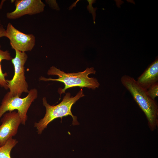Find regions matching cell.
<instances>
[{"label":"cell","instance_id":"cell-16","mask_svg":"<svg viewBox=\"0 0 158 158\" xmlns=\"http://www.w3.org/2000/svg\"><path fill=\"white\" fill-rule=\"evenodd\" d=\"M2 25L1 24V20L0 19V25Z\"/></svg>","mask_w":158,"mask_h":158},{"label":"cell","instance_id":"cell-3","mask_svg":"<svg viewBox=\"0 0 158 158\" xmlns=\"http://www.w3.org/2000/svg\"><path fill=\"white\" fill-rule=\"evenodd\" d=\"M96 72L94 68L92 67L90 68H87L83 72L66 73L52 66L48 70L47 74L49 75H57L58 76V78H47L41 76L39 79L40 80L45 81H57L63 83L65 85L63 89H59L60 90L58 91L61 95L62 94L65 93L66 89L73 87H86L93 90L98 88L100 84L97 79L88 77L89 74H95Z\"/></svg>","mask_w":158,"mask_h":158},{"label":"cell","instance_id":"cell-5","mask_svg":"<svg viewBox=\"0 0 158 158\" xmlns=\"http://www.w3.org/2000/svg\"><path fill=\"white\" fill-rule=\"evenodd\" d=\"M16 52L15 57L11 60L14 69L13 78L6 80L9 95L12 96L20 97L23 93H28V85L26 80L24 65L27 60L28 56L25 52L20 51L14 49Z\"/></svg>","mask_w":158,"mask_h":158},{"label":"cell","instance_id":"cell-14","mask_svg":"<svg viewBox=\"0 0 158 158\" xmlns=\"http://www.w3.org/2000/svg\"><path fill=\"white\" fill-rule=\"evenodd\" d=\"M46 2L48 4L49 6L56 10H59L60 8L56 3V1L55 0H46Z\"/></svg>","mask_w":158,"mask_h":158},{"label":"cell","instance_id":"cell-10","mask_svg":"<svg viewBox=\"0 0 158 158\" xmlns=\"http://www.w3.org/2000/svg\"><path fill=\"white\" fill-rule=\"evenodd\" d=\"M0 45V87H3L5 90L8 89L7 83L5 77L7 76V73H3L1 68V63L3 60H11L13 58L11 56L9 51L8 50L3 51L1 49Z\"/></svg>","mask_w":158,"mask_h":158},{"label":"cell","instance_id":"cell-7","mask_svg":"<svg viewBox=\"0 0 158 158\" xmlns=\"http://www.w3.org/2000/svg\"><path fill=\"white\" fill-rule=\"evenodd\" d=\"M2 116L1 120L2 124L0 126V147L17 134L21 123L18 112L13 111L6 112Z\"/></svg>","mask_w":158,"mask_h":158},{"label":"cell","instance_id":"cell-12","mask_svg":"<svg viewBox=\"0 0 158 158\" xmlns=\"http://www.w3.org/2000/svg\"><path fill=\"white\" fill-rule=\"evenodd\" d=\"M147 92L152 99L155 100L158 96V82L150 86L147 90Z\"/></svg>","mask_w":158,"mask_h":158},{"label":"cell","instance_id":"cell-1","mask_svg":"<svg viewBox=\"0 0 158 158\" xmlns=\"http://www.w3.org/2000/svg\"><path fill=\"white\" fill-rule=\"evenodd\" d=\"M84 96L82 89L74 97L71 96L69 92L67 93L62 101L58 104L52 106L48 104L45 97L42 98L43 105L46 108V113L44 117L38 122L34 123V127L36 128L38 134H41L48 124L54 120L58 118L62 119L63 117L70 115L73 118L72 125H78L79 123L77 117L73 115L71 111L73 105L80 98Z\"/></svg>","mask_w":158,"mask_h":158},{"label":"cell","instance_id":"cell-13","mask_svg":"<svg viewBox=\"0 0 158 158\" xmlns=\"http://www.w3.org/2000/svg\"><path fill=\"white\" fill-rule=\"evenodd\" d=\"M89 3V5L87 6V10L89 13H91L92 15L93 19L95 23V20L96 17V11L97 9V8H94L92 6V4L95 2L96 1L94 0H87Z\"/></svg>","mask_w":158,"mask_h":158},{"label":"cell","instance_id":"cell-15","mask_svg":"<svg viewBox=\"0 0 158 158\" xmlns=\"http://www.w3.org/2000/svg\"><path fill=\"white\" fill-rule=\"evenodd\" d=\"M6 30L2 25H0V38L5 36Z\"/></svg>","mask_w":158,"mask_h":158},{"label":"cell","instance_id":"cell-8","mask_svg":"<svg viewBox=\"0 0 158 158\" xmlns=\"http://www.w3.org/2000/svg\"><path fill=\"white\" fill-rule=\"evenodd\" d=\"M15 9L7 13L6 17L11 19H17L26 15H32L44 11L45 4L41 0H16Z\"/></svg>","mask_w":158,"mask_h":158},{"label":"cell","instance_id":"cell-4","mask_svg":"<svg viewBox=\"0 0 158 158\" xmlns=\"http://www.w3.org/2000/svg\"><path fill=\"white\" fill-rule=\"evenodd\" d=\"M37 96L38 91L35 88L29 90L27 95L23 98L18 96H11L8 92L4 95L0 106V119L7 111L16 110L19 114L21 124L25 125L28 119V110Z\"/></svg>","mask_w":158,"mask_h":158},{"label":"cell","instance_id":"cell-2","mask_svg":"<svg viewBox=\"0 0 158 158\" xmlns=\"http://www.w3.org/2000/svg\"><path fill=\"white\" fill-rule=\"evenodd\" d=\"M121 81L145 113L150 128L154 130L158 121V107L156 101L149 96L147 90L141 87L133 78L124 75L121 77Z\"/></svg>","mask_w":158,"mask_h":158},{"label":"cell","instance_id":"cell-9","mask_svg":"<svg viewBox=\"0 0 158 158\" xmlns=\"http://www.w3.org/2000/svg\"><path fill=\"white\" fill-rule=\"evenodd\" d=\"M136 81L144 89L147 90L158 82V60L157 59L139 76Z\"/></svg>","mask_w":158,"mask_h":158},{"label":"cell","instance_id":"cell-6","mask_svg":"<svg viewBox=\"0 0 158 158\" xmlns=\"http://www.w3.org/2000/svg\"><path fill=\"white\" fill-rule=\"evenodd\" d=\"M5 37L10 40L12 48L22 52L31 51L35 45V37L32 34H26L8 23L6 30Z\"/></svg>","mask_w":158,"mask_h":158},{"label":"cell","instance_id":"cell-11","mask_svg":"<svg viewBox=\"0 0 158 158\" xmlns=\"http://www.w3.org/2000/svg\"><path fill=\"white\" fill-rule=\"evenodd\" d=\"M16 139L11 138L0 147V158H11L10 153L12 149L18 143Z\"/></svg>","mask_w":158,"mask_h":158}]
</instances>
